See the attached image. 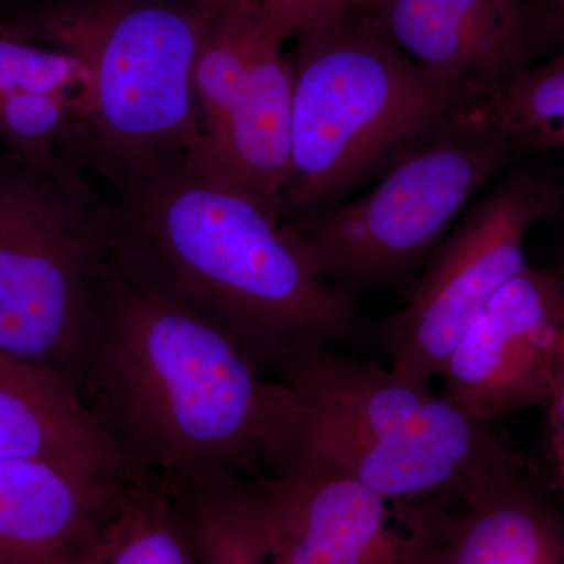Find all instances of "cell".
<instances>
[{
    "label": "cell",
    "mask_w": 564,
    "mask_h": 564,
    "mask_svg": "<svg viewBox=\"0 0 564 564\" xmlns=\"http://www.w3.org/2000/svg\"><path fill=\"white\" fill-rule=\"evenodd\" d=\"M99 313L79 397L132 478L181 492L262 480L291 456L299 395L229 334L129 280L110 258Z\"/></svg>",
    "instance_id": "6da1fadb"
},
{
    "label": "cell",
    "mask_w": 564,
    "mask_h": 564,
    "mask_svg": "<svg viewBox=\"0 0 564 564\" xmlns=\"http://www.w3.org/2000/svg\"><path fill=\"white\" fill-rule=\"evenodd\" d=\"M110 261L232 337L263 370L356 328L350 292L317 273L291 228L187 159L115 188Z\"/></svg>",
    "instance_id": "7a4b0ae2"
},
{
    "label": "cell",
    "mask_w": 564,
    "mask_h": 564,
    "mask_svg": "<svg viewBox=\"0 0 564 564\" xmlns=\"http://www.w3.org/2000/svg\"><path fill=\"white\" fill-rule=\"evenodd\" d=\"M221 0H52L24 25L84 63L66 155L121 187L198 150L193 63Z\"/></svg>",
    "instance_id": "3957f363"
},
{
    "label": "cell",
    "mask_w": 564,
    "mask_h": 564,
    "mask_svg": "<svg viewBox=\"0 0 564 564\" xmlns=\"http://www.w3.org/2000/svg\"><path fill=\"white\" fill-rule=\"evenodd\" d=\"M291 163L280 218L333 209L469 107L358 14L293 35Z\"/></svg>",
    "instance_id": "277c9868"
},
{
    "label": "cell",
    "mask_w": 564,
    "mask_h": 564,
    "mask_svg": "<svg viewBox=\"0 0 564 564\" xmlns=\"http://www.w3.org/2000/svg\"><path fill=\"white\" fill-rule=\"evenodd\" d=\"M113 209L68 158L0 162V351L77 393L101 329Z\"/></svg>",
    "instance_id": "5b68a950"
},
{
    "label": "cell",
    "mask_w": 564,
    "mask_h": 564,
    "mask_svg": "<svg viewBox=\"0 0 564 564\" xmlns=\"http://www.w3.org/2000/svg\"><path fill=\"white\" fill-rule=\"evenodd\" d=\"M280 378L302 402L292 454L339 470L389 502L462 492L514 456L491 426L377 364L321 350L282 367Z\"/></svg>",
    "instance_id": "8992f818"
},
{
    "label": "cell",
    "mask_w": 564,
    "mask_h": 564,
    "mask_svg": "<svg viewBox=\"0 0 564 564\" xmlns=\"http://www.w3.org/2000/svg\"><path fill=\"white\" fill-rule=\"evenodd\" d=\"M521 158L466 107L358 198L284 225L337 288L388 284L429 261L475 196Z\"/></svg>",
    "instance_id": "52a82bcc"
},
{
    "label": "cell",
    "mask_w": 564,
    "mask_h": 564,
    "mask_svg": "<svg viewBox=\"0 0 564 564\" xmlns=\"http://www.w3.org/2000/svg\"><path fill=\"white\" fill-rule=\"evenodd\" d=\"M560 202L551 177L511 166L464 210L410 302L384 325L393 377L430 389L475 318L529 265L527 236Z\"/></svg>",
    "instance_id": "ba28073f"
},
{
    "label": "cell",
    "mask_w": 564,
    "mask_h": 564,
    "mask_svg": "<svg viewBox=\"0 0 564 564\" xmlns=\"http://www.w3.org/2000/svg\"><path fill=\"white\" fill-rule=\"evenodd\" d=\"M356 14L469 106L563 51L543 0H369Z\"/></svg>",
    "instance_id": "9c48e42d"
},
{
    "label": "cell",
    "mask_w": 564,
    "mask_h": 564,
    "mask_svg": "<svg viewBox=\"0 0 564 564\" xmlns=\"http://www.w3.org/2000/svg\"><path fill=\"white\" fill-rule=\"evenodd\" d=\"M564 322V270L527 265L505 284L445 361L441 395L475 422L549 410Z\"/></svg>",
    "instance_id": "30bf717a"
},
{
    "label": "cell",
    "mask_w": 564,
    "mask_h": 564,
    "mask_svg": "<svg viewBox=\"0 0 564 564\" xmlns=\"http://www.w3.org/2000/svg\"><path fill=\"white\" fill-rule=\"evenodd\" d=\"M256 521L288 564H408L406 529L389 500L351 477L292 454L262 480L245 481Z\"/></svg>",
    "instance_id": "8fae6325"
},
{
    "label": "cell",
    "mask_w": 564,
    "mask_h": 564,
    "mask_svg": "<svg viewBox=\"0 0 564 564\" xmlns=\"http://www.w3.org/2000/svg\"><path fill=\"white\" fill-rule=\"evenodd\" d=\"M406 505L408 564H564V510L516 456L462 492Z\"/></svg>",
    "instance_id": "7c38bea8"
},
{
    "label": "cell",
    "mask_w": 564,
    "mask_h": 564,
    "mask_svg": "<svg viewBox=\"0 0 564 564\" xmlns=\"http://www.w3.org/2000/svg\"><path fill=\"white\" fill-rule=\"evenodd\" d=\"M129 480L0 459V564H91Z\"/></svg>",
    "instance_id": "4fadbf2b"
},
{
    "label": "cell",
    "mask_w": 564,
    "mask_h": 564,
    "mask_svg": "<svg viewBox=\"0 0 564 564\" xmlns=\"http://www.w3.org/2000/svg\"><path fill=\"white\" fill-rule=\"evenodd\" d=\"M284 43L265 17L220 128L187 159L198 172L248 193L278 218L291 163L295 88V66Z\"/></svg>",
    "instance_id": "5bb4252c"
},
{
    "label": "cell",
    "mask_w": 564,
    "mask_h": 564,
    "mask_svg": "<svg viewBox=\"0 0 564 564\" xmlns=\"http://www.w3.org/2000/svg\"><path fill=\"white\" fill-rule=\"evenodd\" d=\"M0 459H31L99 477L132 478L62 378L0 351Z\"/></svg>",
    "instance_id": "9a60e30c"
},
{
    "label": "cell",
    "mask_w": 564,
    "mask_h": 564,
    "mask_svg": "<svg viewBox=\"0 0 564 564\" xmlns=\"http://www.w3.org/2000/svg\"><path fill=\"white\" fill-rule=\"evenodd\" d=\"M91 564H204L172 492L133 477Z\"/></svg>",
    "instance_id": "2e32d148"
},
{
    "label": "cell",
    "mask_w": 564,
    "mask_h": 564,
    "mask_svg": "<svg viewBox=\"0 0 564 564\" xmlns=\"http://www.w3.org/2000/svg\"><path fill=\"white\" fill-rule=\"evenodd\" d=\"M469 109L521 155L564 151V50Z\"/></svg>",
    "instance_id": "e0dca14e"
},
{
    "label": "cell",
    "mask_w": 564,
    "mask_h": 564,
    "mask_svg": "<svg viewBox=\"0 0 564 564\" xmlns=\"http://www.w3.org/2000/svg\"><path fill=\"white\" fill-rule=\"evenodd\" d=\"M172 494L204 564H288L256 521L245 480Z\"/></svg>",
    "instance_id": "ac0fdd59"
},
{
    "label": "cell",
    "mask_w": 564,
    "mask_h": 564,
    "mask_svg": "<svg viewBox=\"0 0 564 564\" xmlns=\"http://www.w3.org/2000/svg\"><path fill=\"white\" fill-rule=\"evenodd\" d=\"M79 95L13 91L0 95V141L11 155L29 161L66 155Z\"/></svg>",
    "instance_id": "d6986e66"
},
{
    "label": "cell",
    "mask_w": 564,
    "mask_h": 564,
    "mask_svg": "<svg viewBox=\"0 0 564 564\" xmlns=\"http://www.w3.org/2000/svg\"><path fill=\"white\" fill-rule=\"evenodd\" d=\"M90 74L68 52L39 46L14 24L0 20V95L62 91L87 95Z\"/></svg>",
    "instance_id": "ffe728a7"
},
{
    "label": "cell",
    "mask_w": 564,
    "mask_h": 564,
    "mask_svg": "<svg viewBox=\"0 0 564 564\" xmlns=\"http://www.w3.org/2000/svg\"><path fill=\"white\" fill-rule=\"evenodd\" d=\"M267 20L282 40L323 22L359 13L369 0H259Z\"/></svg>",
    "instance_id": "44dd1931"
},
{
    "label": "cell",
    "mask_w": 564,
    "mask_h": 564,
    "mask_svg": "<svg viewBox=\"0 0 564 564\" xmlns=\"http://www.w3.org/2000/svg\"><path fill=\"white\" fill-rule=\"evenodd\" d=\"M547 411L551 414L552 430L564 434V322L562 334H560L558 350H556L552 399Z\"/></svg>",
    "instance_id": "7402d4cb"
},
{
    "label": "cell",
    "mask_w": 564,
    "mask_h": 564,
    "mask_svg": "<svg viewBox=\"0 0 564 564\" xmlns=\"http://www.w3.org/2000/svg\"><path fill=\"white\" fill-rule=\"evenodd\" d=\"M549 18L560 41V46L564 50V0H543Z\"/></svg>",
    "instance_id": "603a6c76"
},
{
    "label": "cell",
    "mask_w": 564,
    "mask_h": 564,
    "mask_svg": "<svg viewBox=\"0 0 564 564\" xmlns=\"http://www.w3.org/2000/svg\"><path fill=\"white\" fill-rule=\"evenodd\" d=\"M552 452H554L556 474L564 496V434L552 430Z\"/></svg>",
    "instance_id": "cb8c5ba5"
}]
</instances>
